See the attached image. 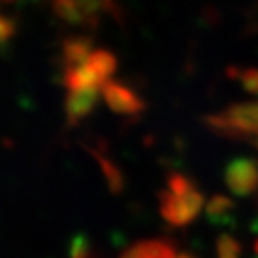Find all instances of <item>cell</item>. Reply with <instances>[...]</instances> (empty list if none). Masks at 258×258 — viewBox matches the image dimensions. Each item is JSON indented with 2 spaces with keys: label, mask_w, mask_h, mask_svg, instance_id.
<instances>
[{
  "label": "cell",
  "mask_w": 258,
  "mask_h": 258,
  "mask_svg": "<svg viewBox=\"0 0 258 258\" xmlns=\"http://www.w3.org/2000/svg\"><path fill=\"white\" fill-rule=\"evenodd\" d=\"M179 253L163 240H145L131 246L120 258H177Z\"/></svg>",
  "instance_id": "6"
},
{
  "label": "cell",
  "mask_w": 258,
  "mask_h": 258,
  "mask_svg": "<svg viewBox=\"0 0 258 258\" xmlns=\"http://www.w3.org/2000/svg\"><path fill=\"white\" fill-rule=\"evenodd\" d=\"M67 90L70 117H83L92 109L97 95L108 85L115 69L113 56L104 50H92L88 45L74 43L67 48Z\"/></svg>",
  "instance_id": "1"
},
{
  "label": "cell",
  "mask_w": 258,
  "mask_h": 258,
  "mask_svg": "<svg viewBox=\"0 0 258 258\" xmlns=\"http://www.w3.org/2000/svg\"><path fill=\"white\" fill-rule=\"evenodd\" d=\"M201 210V194L188 185L185 177L174 176L169 183V190L161 201L163 217L172 224H186Z\"/></svg>",
  "instance_id": "2"
},
{
  "label": "cell",
  "mask_w": 258,
  "mask_h": 258,
  "mask_svg": "<svg viewBox=\"0 0 258 258\" xmlns=\"http://www.w3.org/2000/svg\"><path fill=\"white\" fill-rule=\"evenodd\" d=\"M228 183H230L231 190L238 194H247L254 188L258 183V170L254 163L251 161H237L230 167V174H228Z\"/></svg>",
  "instance_id": "5"
},
{
  "label": "cell",
  "mask_w": 258,
  "mask_h": 258,
  "mask_svg": "<svg viewBox=\"0 0 258 258\" xmlns=\"http://www.w3.org/2000/svg\"><path fill=\"white\" fill-rule=\"evenodd\" d=\"M57 11L70 20H90L111 6V0H56Z\"/></svg>",
  "instance_id": "4"
},
{
  "label": "cell",
  "mask_w": 258,
  "mask_h": 258,
  "mask_svg": "<svg viewBox=\"0 0 258 258\" xmlns=\"http://www.w3.org/2000/svg\"><path fill=\"white\" fill-rule=\"evenodd\" d=\"M212 125L230 137H258V102L238 104L215 115Z\"/></svg>",
  "instance_id": "3"
},
{
  "label": "cell",
  "mask_w": 258,
  "mask_h": 258,
  "mask_svg": "<svg viewBox=\"0 0 258 258\" xmlns=\"http://www.w3.org/2000/svg\"><path fill=\"white\" fill-rule=\"evenodd\" d=\"M219 256L221 258H240V251H238L237 244L233 242H226L221 244V249H219Z\"/></svg>",
  "instance_id": "7"
}]
</instances>
